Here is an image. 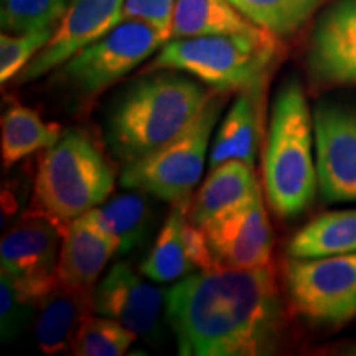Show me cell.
Here are the masks:
<instances>
[{"mask_svg":"<svg viewBox=\"0 0 356 356\" xmlns=\"http://www.w3.org/2000/svg\"><path fill=\"white\" fill-rule=\"evenodd\" d=\"M181 356H264L279 350L284 309L270 266L198 269L167 291Z\"/></svg>","mask_w":356,"mask_h":356,"instance_id":"1","label":"cell"},{"mask_svg":"<svg viewBox=\"0 0 356 356\" xmlns=\"http://www.w3.org/2000/svg\"><path fill=\"white\" fill-rule=\"evenodd\" d=\"M155 73L134 81L106 119V144L124 165L185 131L215 92L172 70Z\"/></svg>","mask_w":356,"mask_h":356,"instance_id":"2","label":"cell"},{"mask_svg":"<svg viewBox=\"0 0 356 356\" xmlns=\"http://www.w3.org/2000/svg\"><path fill=\"white\" fill-rule=\"evenodd\" d=\"M314 115L302 84L291 79L279 89L262 157L267 203L282 220L299 216L318 190L314 160Z\"/></svg>","mask_w":356,"mask_h":356,"instance_id":"3","label":"cell"},{"mask_svg":"<svg viewBox=\"0 0 356 356\" xmlns=\"http://www.w3.org/2000/svg\"><path fill=\"white\" fill-rule=\"evenodd\" d=\"M277 55L279 37L270 32L170 38L144 73L181 71L213 91L229 95L267 83Z\"/></svg>","mask_w":356,"mask_h":356,"instance_id":"4","label":"cell"},{"mask_svg":"<svg viewBox=\"0 0 356 356\" xmlns=\"http://www.w3.org/2000/svg\"><path fill=\"white\" fill-rule=\"evenodd\" d=\"M114 180V168L95 140L79 129H68L40 157L33 210L71 222L108 202Z\"/></svg>","mask_w":356,"mask_h":356,"instance_id":"5","label":"cell"},{"mask_svg":"<svg viewBox=\"0 0 356 356\" xmlns=\"http://www.w3.org/2000/svg\"><path fill=\"white\" fill-rule=\"evenodd\" d=\"M226 95L213 92L195 121L145 157L126 163L121 186L137 190L172 204H191V195L204 170L208 145Z\"/></svg>","mask_w":356,"mask_h":356,"instance_id":"6","label":"cell"},{"mask_svg":"<svg viewBox=\"0 0 356 356\" xmlns=\"http://www.w3.org/2000/svg\"><path fill=\"white\" fill-rule=\"evenodd\" d=\"M168 42L154 25L124 19L109 33L61 65V81L78 99L89 101L126 78Z\"/></svg>","mask_w":356,"mask_h":356,"instance_id":"7","label":"cell"},{"mask_svg":"<svg viewBox=\"0 0 356 356\" xmlns=\"http://www.w3.org/2000/svg\"><path fill=\"white\" fill-rule=\"evenodd\" d=\"M292 309L318 325L356 318V252L322 257H289L284 264Z\"/></svg>","mask_w":356,"mask_h":356,"instance_id":"8","label":"cell"},{"mask_svg":"<svg viewBox=\"0 0 356 356\" xmlns=\"http://www.w3.org/2000/svg\"><path fill=\"white\" fill-rule=\"evenodd\" d=\"M70 222L38 210L29 211L0 243V267L30 300L38 302L56 286L60 249Z\"/></svg>","mask_w":356,"mask_h":356,"instance_id":"9","label":"cell"},{"mask_svg":"<svg viewBox=\"0 0 356 356\" xmlns=\"http://www.w3.org/2000/svg\"><path fill=\"white\" fill-rule=\"evenodd\" d=\"M215 267L252 269L270 262L274 234L261 188L251 200L200 226Z\"/></svg>","mask_w":356,"mask_h":356,"instance_id":"10","label":"cell"},{"mask_svg":"<svg viewBox=\"0 0 356 356\" xmlns=\"http://www.w3.org/2000/svg\"><path fill=\"white\" fill-rule=\"evenodd\" d=\"M318 191L325 202H356V111L320 104L314 113Z\"/></svg>","mask_w":356,"mask_h":356,"instance_id":"11","label":"cell"},{"mask_svg":"<svg viewBox=\"0 0 356 356\" xmlns=\"http://www.w3.org/2000/svg\"><path fill=\"white\" fill-rule=\"evenodd\" d=\"M124 19V0H70L51 40L15 78V83L20 86L44 76L109 33Z\"/></svg>","mask_w":356,"mask_h":356,"instance_id":"12","label":"cell"},{"mask_svg":"<svg viewBox=\"0 0 356 356\" xmlns=\"http://www.w3.org/2000/svg\"><path fill=\"white\" fill-rule=\"evenodd\" d=\"M165 289L145 282L127 262H115L95 289V314L119 322L137 337L155 341Z\"/></svg>","mask_w":356,"mask_h":356,"instance_id":"13","label":"cell"},{"mask_svg":"<svg viewBox=\"0 0 356 356\" xmlns=\"http://www.w3.org/2000/svg\"><path fill=\"white\" fill-rule=\"evenodd\" d=\"M190 207L172 204L140 273L159 284L177 282L198 269L215 267L200 226L188 218Z\"/></svg>","mask_w":356,"mask_h":356,"instance_id":"14","label":"cell"},{"mask_svg":"<svg viewBox=\"0 0 356 356\" xmlns=\"http://www.w3.org/2000/svg\"><path fill=\"white\" fill-rule=\"evenodd\" d=\"M310 74L322 84H356V0L328 7L312 33Z\"/></svg>","mask_w":356,"mask_h":356,"instance_id":"15","label":"cell"},{"mask_svg":"<svg viewBox=\"0 0 356 356\" xmlns=\"http://www.w3.org/2000/svg\"><path fill=\"white\" fill-rule=\"evenodd\" d=\"M95 289L58 282L38 302L35 338L43 353L56 355L71 346L79 327L95 314Z\"/></svg>","mask_w":356,"mask_h":356,"instance_id":"16","label":"cell"},{"mask_svg":"<svg viewBox=\"0 0 356 356\" xmlns=\"http://www.w3.org/2000/svg\"><path fill=\"white\" fill-rule=\"evenodd\" d=\"M266 86L267 83H259L239 91L213 140L210 170L233 159H239L254 167L261 139Z\"/></svg>","mask_w":356,"mask_h":356,"instance_id":"17","label":"cell"},{"mask_svg":"<svg viewBox=\"0 0 356 356\" xmlns=\"http://www.w3.org/2000/svg\"><path fill=\"white\" fill-rule=\"evenodd\" d=\"M114 256H118V248L113 239L76 218L65 229L56 267L58 280L76 287H95L102 269Z\"/></svg>","mask_w":356,"mask_h":356,"instance_id":"18","label":"cell"},{"mask_svg":"<svg viewBox=\"0 0 356 356\" xmlns=\"http://www.w3.org/2000/svg\"><path fill=\"white\" fill-rule=\"evenodd\" d=\"M150 195L131 190L84 213L83 221L113 239L118 254H127L144 244L154 222Z\"/></svg>","mask_w":356,"mask_h":356,"instance_id":"19","label":"cell"},{"mask_svg":"<svg viewBox=\"0 0 356 356\" xmlns=\"http://www.w3.org/2000/svg\"><path fill=\"white\" fill-rule=\"evenodd\" d=\"M259 188L254 167L239 159L228 160L213 168L191 198L190 221L195 226H203L221 213L246 203Z\"/></svg>","mask_w":356,"mask_h":356,"instance_id":"20","label":"cell"},{"mask_svg":"<svg viewBox=\"0 0 356 356\" xmlns=\"http://www.w3.org/2000/svg\"><path fill=\"white\" fill-rule=\"evenodd\" d=\"M264 32L267 30L248 20L231 0H175L170 38Z\"/></svg>","mask_w":356,"mask_h":356,"instance_id":"21","label":"cell"},{"mask_svg":"<svg viewBox=\"0 0 356 356\" xmlns=\"http://www.w3.org/2000/svg\"><path fill=\"white\" fill-rule=\"evenodd\" d=\"M356 252V210L323 213L287 244L289 257H322Z\"/></svg>","mask_w":356,"mask_h":356,"instance_id":"22","label":"cell"},{"mask_svg":"<svg viewBox=\"0 0 356 356\" xmlns=\"http://www.w3.org/2000/svg\"><path fill=\"white\" fill-rule=\"evenodd\" d=\"M61 126L44 122L38 113L15 104L2 115V165L10 168L33 152L51 147L60 139Z\"/></svg>","mask_w":356,"mask_h":356,"instance_id":"23","label":"cell"},{"mask_svg":"<svg viewBox=\"0 0 356 356\" xmlns=\"http://www.w3.org/2000/svg\"><path fill=\"white\" fill-rule=\"evenodd\" d=\"M325 0H231L252 24L274 33L291 37L302 29Z\"/></svg>","mask_w":356,"mask_h":356,"instance_id":"24","label":"cell"},{"mask_svg":"<svg viewBox=\"0 0 356 356\" xmlns=\"http://www.w3.org/2000/svg\"><path fill=\"white\" fill-rule=\"evenodd\" d=\"M137 338L136 333L115 320L92 314L79 327L70 348L76 356H122Z\"/></svg>","mask_w":356,"mask_h":356,"instance_id":"25","label":"cell"},{"mask_svg":"<svg viewBox=\"0 0 356 356\" xmlns=\"http://www.w3.org/2000/svg\"><path fill=\"white\" fill-rule=\"evenodd\" d=\"M70 0H2L0 25L7 33L56 29Z\"/></svg>","mask_w":356,"mask_h":356,"instance_id":"26","label":"cell"},{"mask_svg":"<svg viewBox=\"0 0 356 356\" xmlns=\"http://www.w3.org/2000/svg\"><path fill=\"white\" fill-rule=\"evenodd\" d=\"M56 29H43L29 33L0 35V81L6 84L17 78L26 65L47 47Z\"/></svg>","mask_w":356,"mask_h":356,"instance_id":"27","label":"cell"},{"mask_svg":"<svg viewBox=\"0 0 356 356\" xmlns=\"http://www.w3.org/2000/svg\"><path fill=\"white\" fill-rule=\"evenodd\" d=\"M33 309H37V302L24 296L6 273H0V332L3 341L15 338Z\"/></svg>","mask_w":356,"mask_h":356,"instance_id":"28","label":"cell"},{"mask_svg":"<svg viewBox=\"0 0 356 356\" xmlns=\"http://www.w3.org/2000/svg\"><path fill=\"white\" fill-rule=\"evenodd\" d=\"M175 0H124L126 19H136L154 25L170 40Z\"/></svg>","mask_w":356,"mask_h":356,"instance_id":"29","label":"cell"}]
</instances>
